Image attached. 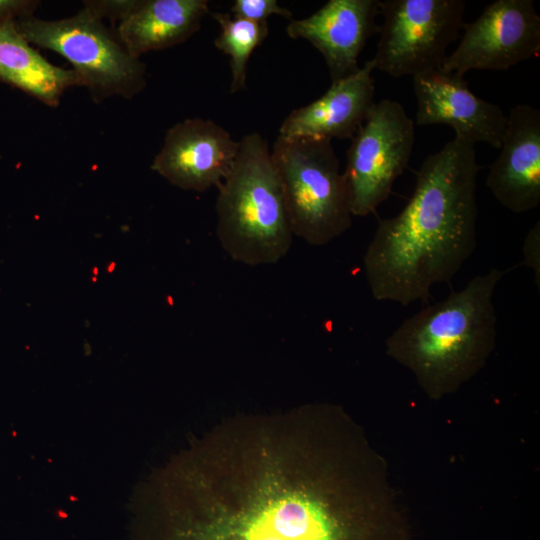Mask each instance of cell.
Wrapping results in <instances>:
<instances>
[{
  "label": "cell",
  "mask_w": 540,
  "mask_h": 540,
  "mask_svg": "<svg viewBox=\"0 0 540 540\" xmlns=\"http://www.w3.org/2000/svg\"><path fill=\"white\" fill-rule=\"evenodd\" d=\"M30 2L0 0V16L28 7Z\"/></svg>",
  "instance_id": "44dd1931"
},
{
  "label": "cell",
  "mask_w": 540,
  "mask_h": 540,
  "mask_svg": "<svg viewBox=\"0 0 540 540\" xmlns=\"http://www.w3.org/2000/svg\"><path fill=\"white\" fill-rule=\"evenodd\" d=\"M233 17L253 22H267L271 15H279L289 20L292 12L280 6L276 0H235L231 7Z\"/></svg>",
  "instance_id": "ac0fdd59"
},
{
  "label": "cell",
  "mask_w": 540,
  "mask_h": 540,
  "mask_svg": "<svg viewBox=\"0 0 540 540\" xmlns=\"http://www.w3.org/2000/svg\"><path fill=\"white\" fill-rule=\"evenodd\" d=\"M212 16L220 26L214 45L230 57V92H240L246 88L249 58L268 35V22H253L222 12H215Z\"/></svg>",
  "instance_id": "e0dca14e"
},
{
  "label": "cell",
  "mask_w": 540,
  "mask_h": 540,
  "mask_svg": "<svg viewBox=\"0 0 540 540\" xmlns=\"http://www.w3.org/2000/svg\"><path fill=\"white\" fill-rule=\"evenodd\" d=\"M413 86L417 125H447L455 136L500 148L507 116L476 96L463 76L438 68L413 76Z\"/></svg>",
  "instance_id": "8fae6325"
},
{
  "label": "cell",
  "mask_w": 540,
  "mask_h": 540,
  "mask_svg": "<svg viewBox=\"0 0 540 540\" xmlns=\"http://www.w3.org/2000/svg\"><path fill=\"white\" fill-rule=\"evenodd\" d=\"M498 158L486 186L497 201L514 213L540 204V111L528 104L510 109Z\"/></svg>",
  "instance_id": "4fadbf2b"
},
{
  "label": "cell",
  "mask_w": 540,
  "mask_h": 540,
  "mask_svg": "<svg viewBox=\"0 0 540 540\" xmlns=\"http://www.w3.org/2000/svg\"><path fill=\"white\" fill-rule=\"evenodd\" d=\"M271 157L294 235L323 246L351 227L347 184L331 140L278 135Z\"/></svg>",
  "instance_id": "5b68a950"
},
{
  "label": "cell",
  "mask_w": 540,
  "mask_h": 540,
  "mask_svg": "<svg viewBox=\"0 0 540 540\" xmlns=\"http://www.w3.org/2000/svg\"><path fill=\"white\" fill-rule=\"evenodd\" d=\"M463 0H384L374 69L392 77L415 76L442 67L448 46L463 27Z\"/></svg>",
  "instance_id": "52a82bcc"
},
{
  "label": "cell",
  "mask_w": 540,
  "mask_h": 540,
  "mask_svg": "<svg viewBox=\"0 0 540 540\" xmlns=\"http://www.w3.org/2000/svg\"><path fill=\"white\" fill-rule=\"evenodd\" d=\"M380 0H329L303 19H291L286 32L305 39L324 57L332 82L359 70L358 57L378 31Z\"/></svg>",
  "instance_id": "7c38bea8"
},
{
  "label": "cell",
  "mask_w": 540,
  "mask_h": 540,
  "mask_svg": "<svg viewBox=\"0 0 540 540\" xmlns=\"http://www.w3.org/2000/svg\"><path fill=\"white\" fill-rule=\"evenodd\" d=\"M209 13L206 0H145L120 21L117 36L134 56L182 43Z\"/></svg>",
  "instance_id": "9a60e30c"
},
{
  "label": "cell",
  "mask_w": 540,
  "mask_h": 540,
  "mask_svg": "<svg viewBox=\"0 0 540 540\" xmlns=\"http://www.w3.org/2000/svg\"><path fill=\"white\" fill-rule=\"evenodd\" d=\"M506 271L493 268L405 319L388 340L392 353L423 376H460L486 354L497 327L494 291Z\"/></svg>",
  "instance_id": "3957f363"
},
{
  "label": "cell",
  "mask_w": 540,
  "mask_h": 540,
  "mask_svg": "<svg viewBox=\"0 0 540 540\" xmlns=\"http://www.w3.org/2000/svg\"><path fill=\"white\" fill-rule=\"evenodd\" d=\"M462 28L458 46L441 67L461 76L470 70H507L540 51V17L532 0H496Z\"/></svg>",
  "instance_id": "9c48e42d"
},
{
  "label": "cell",
  "mask_w": 540,
  "mask_h": 540,
  "mask_svg": "<svg viewBox=\"0 0 540 540\" xmlns=\"http://www.w3.org/2000/svg\"><path fill=\"white\" fill-rule=\"evenodd\" d=\"M217 188V236L225 252L249 266L275 264L285 257L294 234L262 135L251 132L239 140L233 167Z\"/></svg>",
  "instance_id": "277c9868"
},
{
  "label": "cell",
  "mask_w": 540,
  "mask_h": 540,
  "mask_svg": "<svg viewBox=\"0 0 540 540\" xmlns=\"http://www.w3.org/2000/svg\"><path fill=\"white\" fill-rule=\"evenodd\" d=\"M238 150L239 141L217 123L185 119L166 132L151 167L181 189L204 192L226 178Z\"/></svg>",
  "instance_id": "30bf717a"
},
{
  "label": "cell",
  "mask_w": 540,
  "mask_h": 540,
  "mask_svg": "<svg viewBox=\"0 0 540 540\" xmlns=\"http://www.w3.org/2000/svg\"><path fill=\"white\" fill-rule=\"evenodd\" d=\"M523 263L533 270L535 283L540 287V222L537 221L525 237Z\"/></svg>",
  "instance_id": "d6986e66"
},
{
  "label": "cell",
  "mask_w": 540,
  "mask_h": 540,
  "mask_svg": "<svg viewBox=\"0 0 540 540\" xmlns=\"http://www.w3.org/2000/svg\"><path fill=\"white\" fill-rule=\"evenodd\" d=\"M18 31L31 43L65 57L94 100L131 98L146 85V68L86 7L60 20L24 18Z\"/></svg>",
  "instance_id": "8992f818"
},
{
  "label": "cell",
  "mask_w": 540,
  "mask_h": 540,
  "mask_svg": "<svg viewBox=\"0 0 540 540\" xmlns=\"http://www.w3.org/2000/svg\"><path fill=\"white\" fill-rule=\"evenodd\" d=\"M475 144L455 136L416 172L413 193L395 216L381 219L363 264L372 296L408 306L427 302L450 282L476 246Z\"/></svg>",
  "instance_id": "7a4b0ae2"
},
{
  "label": "cell",
  "mask_w": 540,
  "mask_h": 540,
  "mask_svg": "<svg viewBox=\"0 0 540 540\" xmlns=\"http://www.w3.org/2000/svg\"><path fill=\"white\" fill-rule=\"evenodd\" d=\"M0 78L56 106L70 86L83 85L74 70L48 62L11 24H0Z\"/></svg>",
  "instance_id": "2e32d148"
},
{
  "label": "cell",
  "mask_w": 540,
  "mask_h": 540,
  "mask_svg": "<svg viewBox=\"0 0 540 540\" xmlns=\"http://www.w3.org/2000/svg\"><path fill=\"white\" fill-rule=\"evenodd\" d=\"M86 8L102 19L123 20L138 4V1H86Z\"/></svg>",
  "instance_id": "ffe728a7"
},
{
  "label": "cell",
  "mask_w": 540,
  "mask_h": 540,
  "mask_svg": "<svg viewBox=\"0 0 540 540\" xmlns=\"http://www.w3.org/2000/svg\"><path fill=\"white\" fill-rule=\"evenodd\" d=\"M145 540H342L301 476L295 419L241 423L170 468Z\"/></svg>",
  "instance_id": "6da1fadb"
},
{
  "label": "cell",
  "mask_w": 540,
  "mask_h": 540,
  "mask_svg": "<svg viewBox=\"0 0 540 540\" xmlns=\"http://www.w3.org/2000/svg\"><path fill=\"white\" fill-rule=\"evenodd\" d=\"M371 61L341 80L308 105L283 120L279 135L286 138L352 139L374 105Z\"/></svg>",
  "instance_id": "5bb4252c"
},
{
  "label": "cell",
  "mask_w": 540,
  "mask_h": 540,
  "mask_svg": "<svg viewBox=\"0 0 540 540\" xmlns=\"http://www.w3.org/2000/svg\"><path fill=\"white\" fill-rule=\"evenodd\" d=\"M347 152L344 174L353 216H367L391 194L415 141L414 121L394 100L375 102Z\"/></svg>",
  "instance_id": "ba28073f"
}]
</instances>
